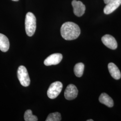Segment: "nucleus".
<instances>
[{
	"mask_svg": "<svg viewBox=\"0 0 121 121\" xmlns=\"http://www.w3.org/2000/svg\"><path fill=\"white\" fill-rule=\"evenodd\" d=\"M121 4V0H111L104 8V13L105 14L111 13Z\"/></svg>",
	"mask_w": 121,
	"mask_h": 121,
	"instance_id": "1a4fd4ad",
	"label": "nucleus"
},
{
	"mask_svg": "<svg viewBox=\"0 0 121 121\" xmlns=\"http://www.w3.org/2000/svg\"><path fill=\"white\" fill-rule=\"evenodd\" d=\"M111 0H104V3L105 4H108V2L110 1Z\"/></svg>",
	"mask_w": 121,
	"mask_h": 121,
	"instance_id": "dca6fc26",
	"label": "nucleus"
},
{
	"mask_svg": "<svg viewBox=\"0 0 121 121\" xmlns=\"http://www.w3.org/2000/svg\"><path fill=\"white\" fill-rule=\"evenodd\" d=\"M9 48V39L5 35L0 33V50L3 52H7Z\"/></svg>",
	"mask_w": 121,
	"mask_h": 121,
	"instance_id": "f8f14e48",
	"label": "nucleus"
},
{
	"mask_svg": "<svg viewBox=\"0 0 121 121\" xmlns=\"http://www.w3.org/2000/svg\"><path fill=\"white\" fill-rule=\"evenodd\" d=\"M99 100L101 103L104 104L108 107L111 108L114 105L112 98L105 93H102L100 95Z\"/></svg>",
	"mask_w": 121,
	"mask_h": 121,
	"instance_id": "9b49d317",
	"label": "nucleus"
},
{
	"mask_svg": "<svg viewBox=\"0 0 121 121\" xmlns=\"http://www.w3.org/2000/svg\"><path fill=\"white\" fill-rule=\"evenodd\" d=\"M26 34L29 36L34 34L36 27V20L34 14L31 12L26 13L25 21Z\"/></svg>",
	"mask_w": 121,
	"mask_h": 121,
	"instance_id": "f03ea898",
	"label": "nucleus"
},
{
	"mask_svg": "<svg viewBox=\"0 0 121 121\" xmlns=\"http://www.w3.org/2000/svg\"><path fill=\"white\" fill-rule=\"evenodd\" d=\"M101 40L104 45L109 48L112 50L117 48V41L112 35H104L102 37Z\"/></svg>",
	"mask_w": 121,
	"mask_h": 121,
	"instance_id": "0eeeda50",
	"label": "nucleus"
},
{
	"mask_svg": "<svg viewBox=\"0 0 121 121\" xmlns=\"http://www.w3.org/2000/svg\"><path fill=\"white\" fill-rule=\"evenodd\" d=\"M18 79L22 86H28L30 84V78L26 67L23 65H20L17 71Z\"/></svg>",
	"mask_w": 121,
	"mask_h": 121,
	"instance_id": "7ed1b4c3",
	"label": "nucleus"
},
{
	"mask_svg": "<svg viewBox=\"0 0 121 121\" xmlns=\"http://www.w3.org/2000/svg\"><path fill=\"white\" fill-rule=\"evenodd\" d=\"M84 69V65L81 62L78 63L75 65L74 67V73L78 77L82 76Z\"/></svg>",
	"mask_w": 121,
	"mask_h": 121,
	"instance_id": "ddd939ff",
	"label": "nucleus"
},
{
	"mask_svg": "<svg viewBox=\"0 0 121 121\" xmlns=\"http://www.w3.org/2000/svg\"><path fill=\"white\" fill-rule=\"evenodd\" d=\"M78 94V90L77 88L74 85L70 84L66 87L64 95L65 98L67 100H72L76 98Z\"/></svg>",
	"mask_w": 121,
	"mask_h": 121,
	"instance_id": "423d86ee",
	"label": "nucleus"
},
{
	"mask_svg": "<svg viewBox=\"0 0 121 121\" xmlns=\"http://www.w3.org/2000/svg\"><path fill=\"white\" fill-rule=\"evenodd\" d=\"M13 0V1H18L19 0Z\"/></svg>",
	"mask_w": 121,
	"mask_h": 121,
	"instance_id": "a211bd4d",
	"label": "nucleus"
},
{
	"mask_svg": "<svg viewBox=\"0 0 121 121\" xmlns=\"http://www.w3.org/2000/svg\"><path fill=\"white\" fill-rule=\"evenodd\" d=\"M62 87L63 85L60 82L56 81L52 83L47 91V95L48 98L52 99L56 98L60 94Z\"/></svg>",
	"mask_w": 121,
	"mask_h": 121,
	"instance_id": "20e7f679",
	"label": "nucleus"
},
{
	"mask_svg": "<svg viewBox=\"0 0 121 121\" xmlns=\"http://www.w3.org/2000/svg\"><path fill=\"white\" fill-rule=\"evenodd\" d=\"M24 118L25 121H37L38 120L37 117L32 114V111L30 109L26 111L24 113Z\"/></svg>",
	"mask_w": 121,
	"mask_h": 121,
	"instance_id": "4468645a",
	"label": "nucleus"
},
{
	"mask_svg": "<svg viewBox=\"0 0 121 121\" xmlns=\"http://www.w3.org/2000/svg\"><path fill=\"white\" fill-rule=\"evenodd\" d=\"M80 29L77 24L68 22L62 24L60 28V34L63 39L67 40L76 39L80 34Z\"/></svg>",
	"mask_w": 121,
	"mask_h": 121,
	"instance_id": "f257e3e1",
	"label": "nucleus"
},
{
	"mask_svg": "<svg viewBox=\"0 0 121 121\" xmlns=\"http://www.w3.org/2000/svg\"><path fill=\"white\" fill-rule=\"evenodd\" d=\"M61 119V117L60 113L58 112H54L50 113L45 121H60Z\"/></svg>",
	"mask_w": 121,
	"mask_h": 121,
	"instance_id": "2eb2a0df",
	"label": "nucleus"
},
{
	"mask_svg": "<svg viewBox=\"0 0 121 121\" xmlns=\"http://www.w3.org/2000/svg\"><path fill=\"white\" fill-rule=\"evenodd\" d=\"M62 55L60 53H54L50 55L44 61V64L46 66L58 64L62 59Z\"/></svg>",
	"mask_w": 121,
	"mask_h": 121,
	"instance_id": "6e6552de",
	"label": "nucleus"
},
{
	"mask_svg": "<svg viewBox=\"0 0 121 121\" xmlns=\"http://www.w3.org/2000/svg\"><path fill=\"white\" fill-rule=\"evenodd\" d=\"M108 69L111 76L115 79H119L121 77V73L117 65L111 62L108 64Z\"/></svg>",
	"mask_w": 121,
	"mask_h": 121,
	"instance_id": "9d476101",
	"label": "nucleus"
},
{
	"mask_svg": "<svg viewBox=\"0 0 121 121\" xmlns=\"http://www.w3.org/2000/svg\"><path fill=\"white\" fill-rule=\"evenodd\" d=\"M74 14L77 17H81L85 13L86 7L85 5L80 1L73 0L72 1Z\"/></svg>",
	"mask_w": 121,
	"mask_h": 121,
	"instance_id": "39448f33",
	"label": "nucleus"
},
{
	"mask_svg": "<svg viewBox=\"0 0 121 121\" xmlns=\"http://www.w3.org/2000/svg\"><path fill=\"white\" fill-rule=\"evenodd\" d=\"M87 121H93V120L92 119H89V120H86Z\"/></svg>",
	"mask_w": 121,
	"mask_h": 121,
	"instance_id": "f3484780",
	"label": "nucleus"
}]
</instances>
